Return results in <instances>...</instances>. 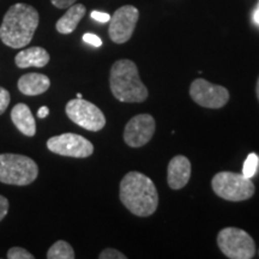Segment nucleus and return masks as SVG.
I'll list each match as a JSON object with an SVG mask.
<instances>
[{
	"instance_id": "f257e3e1",
	"label": "nucleus",
	"mask_w": 259,
	"mask_h": 259,
	"mask_svg": "<svg viewBox=\"0 0 259 259\" xmlns=\"http://www.w3.org/2000/svg\"><path fill=\"white\" fill-rule=\"evenodd\" d=\"M119 197L125 208L139 218L151 216L158 206L154 181L139 171H130L122 178Z\"/></svg>"
},
{
	"instance_id": "f03ea898",
	"label": "nucleus",
	"mask_w": 259,
	"mask_h": 259,
	"mask_svg": "<svg viewBox=\"0 0 259 259\" xmlns=\"http://www.w3.org/2000/svg\"><path fill=\"white\" fill-rule=\"evenodd\" d=\"M40 16L31 5L17 3L8 10L0 25V40L6 46L23 48L30 44L38 27Z\"/></svg>"
},
{
	"instance_id": "7ed1b4c3",
	"label": "nucleus",
	"mask_w": 259,
	"mask_h": 259,
	"mask_svg": "<svg viewBox=\"0 0 259 259\" xmlns=\"http://www.w3.org/2000/svg\"><path fill=\"white\" fill-rule=\"evenodd\" d=\"M109 87L118 101L136 103L148 99L147 87L139 77L137 65L132 60L120 59L113 64L109 74Z\"/></svg>"
},
{
	"instance_id": "20e7f679",
	"label": "nucleus",
	"mask_w": 259,
	"mask_h": 259,
	"mask_svg": "<svg viewBox=\"0 0 259 259\" xmlns=\"http://www.w3.org/2000/svg\"><path fill=\"white\" fill-rule=\"evenodd\" d=\"M38 167L32 158L17 154H0V183L27 186L36 180Z\"/></svg>"
},
{
	"instance_id": "39448f33",
	"label": "nucleus",
	"mask_w": 259,
	"mask_h": 259,
	"mask_svg": "<svg viewBox=\"0 0 259 259\" xmlns=\"http://www.w3.org/2000/svg\"><path fill=\"white\" fill-rule=\"evenodd\" d=\"M213 192L229 202H242L250 199L255 192L254 184L250 178L234 171H220L212 178Z\"/></svg>"
},
{
	"instance_id": "423d86ee",
	"label": "nucleus",
	"mask_w": 259,
	"mask_h": 259,
	"mask_svg": "<svg viewBox=\"0 0 259 259\" xmlns=\"http://www.w3.org/2000/svg\"><path fill=\"white\" fill-rule=\"evenodd\" d=\"M218 245L227 258L251 259L255 254V244L252 236L236 227H227L220 231Z\"/></svg>"
},
{
	"instance_id": "0eeeda50",
	"label": "nucleus",
	"mask_w": 259,
	"mask_h": 259,
	"mask_svg": "<svg viewBox=\"0 0 259 259\" xmlns=\"http://www.w3.org/2000/svg\"><path fill=\"white\" fill-rule=\"evenodd\" d=\"M70 120L84 130L97 132L106 125V116L99 107L83 99L70 100L65 107Z\"/></svg>"
},
{
	"instance_id": "6e6552de",
	"label": "nucleus",
	"mask_w": 259,
	"mask_h": 259,
	"mask_svg": "<svg viewBox=\"0 0 259 259\" xmlns=\"http://www.w3.org/2000/svg\"><path fill=\"white\" fill-rule=\"evenodd\" d=\"M47 148L57 155L74 158L89 157L94 153L92 142L76 134H63L51 137L47 141Z\"/></svg>"
},
{
	"instance_id": "1a4fd4ad",
	"label": "nucleus",
	"mask_w": 259,
	"mask_h": 259,
	"mask_svg": "<svg viewBox=\"0 0 259 259\" xmlns=\"http://www.w3.org/2000/svg\"><path fill=\"white\" fill-rule=\"evenodd\" d=\"M190 96L197 105L211 109L222 108L229 101V92L225 87L212 84L203 78L194 79L191 83Z\"/></svg>"
},
{
	"instance_id": "9d476101",
	"label": "nucleus",
	"mask_w": 259,
	"mask_h": 259,
	"mask_svg": "<svg viewBox=\"0 0 259 259\" xmlns=\"http://www.w3.org/2000/svg\"><path fill=\"white\" fill-rule=\"evenodd\" d=\"M139 18V11L132 5L119 8L109 19L108 34L114 44L122 45L134 35L135 28Z\"/></svg>"
},
{
	"instance_id": "9b49d317",
	"label": "nucleus",
	"mask_w": 259,
	"mask_h": 259,
	"mask_svg": "<svg viewBox=\"0 0 259 259\" xmlns=\"http://www.w3.org/2000/svg\"><path fill=\"white\" fill-rule=\"evenodd\" d=\"M155 119L150 114L134 116L125 126L124 141L131 148H141L150 142L155 134Z\"/></svg>"
},
{
	"instance_id": "f8f14e48",
	"label": "nucleus",
	"mask_w": 259,
	"mask_h": 259,
	"mask_svg": "<svg viewBox=\"0 0 259 259\" xmlns=\"http://www.w3.org/2000/svg\"><path fill=\"white\" fill-rule=\"evenodd\" d=\"M192 166L186 156L178 155L168 163L167 181L171 190H180L187 185L191 178Z\"/></svg>"
},
{
	"instance_id": "ddd939ff",
	"label": "nucleus",
	"mask_w": 259,
	"mask_h": 259,
	"mask_svg": "<svg viewBox=\"0 0 259 259\" xmlns=\"http://www.w3.org/2000/svg\"><path fill=\"white\" fill-rule=\"evenodd\" d=\"M18 90L28 96H36L46 93L51 87V80L46 74L27 73L18 79Z\"/></svg>"
},
{
	"instance_id": "4468645a",
	"label": "nucleus",
	"mask_w": 259,
	"mask_h": 259,
	"mask_svg": "<svg viewBox=\"0 0 259 259\" xmlns=\"http://www.w3.org/2000/svg\"><path fill=\"white\" fill-rule=\"evenodd\" d=\"M11 120L14 125L27 137H34L36 134V122L30 108L25 103H17L11 111Z\"/></svg>"
},
{
	"instance_id": "2eb2a0df",
	"label": "nucleus",
	"mask_w": 259,
	"mask_h": 259,
	"mask_svg": "<svg viewBox=\"0 0 259 259\" xmlns=\"http://www.w3.org/2000/svg\"><path fill=\"white\" fill-rule=\"evenodd\" d=\"M50 54L42 47H30L21 51L15 58V63L19 69L28 67H44L50 63Z\"/></svg>"
},
{
	"instance_id": "dca6fc26",
	"label": "nucleus",
	"mask_w": 259,
	"mask_h": 259,
	"mask_svg": "<svg viewBox=\"0 0 259 259\" xmlns=\"http://www.w3.org/2000/svg\"><path fill=\"white\" fill-rule=\"evenodd\" d=\"M85 14L87 9L85 6L82 4H73L72 6H70V8L67 9L66 14H65L63 17L58 19L56 24V29L58 32L64 35L73 32L76 30L77 25L79 24V22L82 21V18L85 16Z\"/></svg>"
},
{
	"instance_id": "f3484780",
	"label": "nucleus",
	"mask_w": 259,
	"mask_h": 259,
	"mask_svg": "<svg viewBox=\"0 0 259 259\" xmlns=\"http://www.w3.org/2000/svg\"><path fill=\"white\" fill-rule=\"evenodd\" d=\"M74 251L69 242L64 240H58L51 246L47 252L48 259H73Z\"/></svg>"
},
{
	"instance_id": "a211bd4d",
	"label": "nucleus",
	"mask_w": 259,
	"mask_h": 259,
	"mask_svg": "<svg viewBox=\"0 0 259 259\" xmlns=\"http://www.w3.org/2000/svg\"><path fill=\"white\" fill-rule=\"evenodd\" d=\"M258 166H259V156L254 153L250 154L247 156V158H246L244 167H242V174H244L246 178H250L251 179V178L255 174V171H257Z\"/></svg>"
},
{
	"instance_id": "6ab92c4d",
	"label": "nucleus",
	"mask_w": 259,
	"mask_h": 259,
	"mask_svg": "<svg viewBox=\"0 0 259 259\" xmlns=\"http://www.w3.org/2000/svg\"><path fill=\"white\" fill-rule=\"evenodd\" d=\"M9 259H34L35 257L30 252L23 247H12L8 251Z\"/></svg>"
},
{
	"instance_id": "aec40b11",
	"label": "nucleus",
	"mask_w": 259,
	"mask_h": 259,
	"mask_svg": "<svg viewBox=\"0 0 259 259\" xmlns=\"http://www.w3.org/2000/svg\"><path fill=\"white\" fill-rule=\"evenodd\" d=\"M100 259H126L127 257L115 248H106L99 255Z\"/></svg>"
},
{
	"instance_id": "412c9836",
	"label": "nucleus",
	"mask_w": 259,
	"mask_h": 259,
	"mask_svg": "<svg viewBox=\"0 0 259 259\" xmlns=\"http://www.w3.org/2000/svg\"><path fill=\"white\" fill-rule=\"evenodd\" d=\"M10 100H11L10 93L5 88L0 87V115L4 114L6 109H8V107L10 105Z\"/></svg>"
},
{
	"instance_id": "4be33fe9",
	"label": "nucleus",
	"mask_w": 259,
	"mask_h": 259,
	"mask_svg": "<svg viewBox=\"0 0 259 259\" xmlns=\"http://www.w3.org/2000/svg\"><path fill=\"white\" fill-rule=\"evenodd\" d=\"M83 41L87 42V44L92 45L94 47H100L102 45V40L97 35L92 34V32H87V34L83 35Z\"/></svg>"
},
{
	"instance_id": "5701e85b",
	"label": "nucleus",
	"mask_w": 259,
	"mask_h": 259,
	"mask_svg": "<svg viewBox=\"0 0 259 259\" xmlns=\"http://www.w3.org/2000/svg\"><path fill=\"white\" fill-rule=\"evenodd\" d=\"M9 208H10V204L8 198H5L4 196L0 194V221L5 219V216L8 215L9 212Z\"/></svg>"
},
{
	"instance_id": "b1692460",
	"label": "nucleus",
	"mask_w": 259,
	"mask_h": 259,
	"mask_svg": "<svg viewBox=\"0 0 259 259\" xmlns=\"http://www.w3.org/2000/svg\"><path fill=\"white\" fill-rule=\"evenodd\" d=\"M92 18L95 19V21L100 22V23H107V22H109V19H111V16L108 14H106V12H100V11H93L92 12Z\"/></svg>"
},
{
	"instance_id": "393cba45",
	"label": "nucleus",
	"mask_w": 259,
	"mask_h": 259,
	"mask_svg": "<svg viewBox=\"0 0 259 259\" xmlns=\"http://www.w3.org/2000/svg\"><path fill=\"white\" fill-rule=\"evenodd\" d=\"M77 0H51V3L58 9H69L70 6L76 4Z\"/></svg>"
},
{
	"instance_id": "a878e982",
	"label": "nucleus",
	"mask_w": 259,
	"mask_h": 259,
	"mask_svg": "<svg viewBox=\"0 0 259 259\" xmlns=\"http://www.w3.org/2000/svg\"><path fill=\"white\" fill-rule=\"evenodd\" d=\"M48 114H50V109H48V107H46V106H42L41 108H38V111H37V116H38V118H40V119H45V118H47Z\"/></svg>"
},
{
	"instance_id": "bb28decb",
	"label": "nucleus",
	"mask_w": 259,
	"mask_h": 259,
	"mask_svg": "<svg viewBox=\"0 0 259 259\" xmlns=\"http://www.w3.org/2000/svg\"><path fill=\"white\" fill-rule=\"evenodd\" d=\"M253 19H254L255 23L259 25V6H258L257 9H255V11H254V14H253Z\"/></svg>"
},
{
	"instance_id": "cd10ccee",
	"label": "nucleus",
	"mask_w": 259,
	"mask_h": 259,
	"mask_svg": "<svg viewBox=\"0 0 259 259\" xmlns=\"http://www.w3.org/2000/svg\"><path fill=\"white\" fill-rule=\"evenodd\" d=\"M255 93H257V97H258V101H259V77L257 80V87H255Z\"/></svg>"
},
{
	"instance_id": "c85d7f7f",
	"label": "nucleus",
	"mask_w": 259,
	"mask_h": 259,
	"mask_svg": "<svg viewBox=\"0 0 259 259\" xmlns=\"http://www.w3.org/2000/svg\"><path fill=\"white\" fill-rule=\"evenodd\" d=\"M77 99H83L82 94H80V93H78V94H77Z\"/></svg>"
},
{
	"instance_id": "c756f323",
	"label": "nucleus",
	"mask_w": 259,
	"mask_h": 259,
	"mask_svg": "<svg viewBox=\"0 0 259 259\" xmlns=\"http://www.w3.org/2000/svg\"><path fill=\"white\" fill-rule=\"evenodd\" d=\"M258 6H259V4H258Z\"/></svg>"
}]
</instances>
